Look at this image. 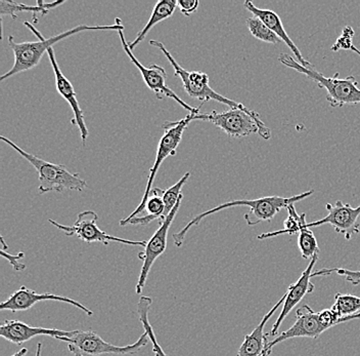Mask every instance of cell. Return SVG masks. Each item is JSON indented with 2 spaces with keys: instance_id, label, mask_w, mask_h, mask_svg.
<instances>
[{
  "instance_id": "22",
  "label": "cell",
  "mask_w": 360,
  "mask_h": 356,
  "mask_svg": "<svg viewBox=\"0 0 360 356\" xmlns=\"http://www.w3.org/2000/svg\"><path fill=\"white\" fill-rule=\"evenodd\" d=\"M152 196L148 198V204H146V209L148 215L143 217H135L131 219L127 225H148L154 221H159L161 224L165 220V204H164L163 195L164 190L161 188H153Z\"/></svg>"
},
{
  "instance_id": "23",
  "label": "cell",
  "mask_w": 360,
  "mask_h": 356,
  "mask_svg": "<svg viewBox=\"0 0 360 356\" xmlns=\"http://www.w3.org/2000/svg\"><path fill=\"white\" fill-rule=\"evenodd\" d=\"M294 206L295 204H291L287 209L289 214H288V218L283 221V229L260 234L258 235V240H267V238H276V236L283 235V234L294 235V234L299 233L303 228H307L308 222L306 221V214L298 215Z\"/></svg>"
},
{
  "instance_id": "17",
  "label": "cell",
  "mask_w": 360,
  "mask_h": 356,
  "mask_svg": "<svg viewBox=\"0 0 360 356\" xmlns=\"http://www.w3.org/2000/svg\"><path fill=\"white\" fill-rule=\"evenodd\" d=\"M74 331L31 326L20 321H6L0 326V336L6 341L17 345L30 341L38 336H49L56 339L58 337H71Z\"/></svg>"
},
{
  "instance_id": "21",
  "label": "cell",
  "mask_w": 360,
  "mask_h": 356,
  "mask_svg": "<svg viewBox=\"0 0 360 356\" xmlns=\"http://www.w3.org/2000/svg\"><path fill=\"white\" fill-rule=\"evenodd\" d=\"M65 1H55L51 4H46L44 1H37V6H28V4L15 2L13 0H0V16H10L11 19H17V13L22 12H31L33 13V19L37 23V13L46 15L49 11L55 10L58 6L64 4Z\"/></svg>"
},
{
  "instance_id": "24",
  "label": "cell",
  "mask_w": 360,
  "mask_h": 356,
  "mask_svg": "<svg viewBox=\"0 0 360 356\" xmlns=\"http://www.w3.org/2000/svg\"><path fill=\"white\" fill-rule=\"evenodd\" d=\"M153 299L150 297L141 296L137 303V312H139V321L145 329V333L148 335V339L152 342L153 352L155 356H168L167 353L162 349L161 345L158 342L156 335L153 330L152 324L148 319L150 307H152Z\"/></svg>"
},
{
  "instance_id": "10",
  "label": "cell",
  "mask_w": 360,
  "mask_h": 356,
  "mask_svg": "<svg viewBox=\"0 0 360 356\" xmlns=\"http://www.w3.org/2000/svg\"><path fill=\"white\" fill-rule=\"evenodd\" d=\"M98 216L96 211H84L79 214L77 220L72 226L60 224L55 220L49 219V222L56 228L64 232L67 236H77L81 240L86 243H101L108 245L110 243H124V245H134V247H143L146 245V240H130L125 238H116L105 233L98 226Z\"/></svg>"
},
{
  "instance_id": "6",
  "label": "cell",
  "mask_w": 360,
  "mask_h": 356,
  "mask_svg": "<svg viewBox=\"0 0 360 356\" xmlns=\"http://www.w3.org/2000/svg\"><path fill=\"white\" fill-rule=\"evenodd\" d=\"M195 121H210L231 138H245L252 134H258L264 140L271 138V130L254 110L244 111L238 108H229L224 112L198 114Z\"/></svg>"
},
{
  "instance_id": "32",
  "label": "cell",
  "mask_w": 360,
  "mask_h": 356,
  "mask_svg": "<svg viewBox=\"0 0 360 356\" xmlns=\"http://www.w3.org/2000/svg\"><path fill=\"white\" fill-rule=\"evenodd\" d=\"M28 353V349L27 348H22L21 350L18 351L17 353H15V355L11 356H25Z\"/></svg>"
},
{
  "instance_id": "18",
  "label": "cell",
  "mask_w": 360,
  "mask_h": 356,
  "mask_svg": "<svg viewBox=\"0 0 360 356\" xmlns=\"http://www.w3.org/2000/svg\"><path fill=\"white\" fill-rule=\"evenodd\" d=\"M245 8L252 13L254 17H257L261 21L263 22L267 27L274 33L281 42H285V46L291 49L292 53L294 54L295 58H297V62L306 68H314V65L311 63L308 62L305 58L303 57L301 51H299L298 47L294 44L292 38L288 35L287 31L283 28V22L280 16L278 15L274 11L265 10V8H257L253 2L247 0L244 2Z\"/></svg>"
},
{
  "instance_id": "26",
  "label": "cell",
  "mask_w": 360,
  "mask_h": 356,
  "mask_svg": "<svg viewBox=\"0 0 360 356\" xmlns=\"http://www.w3.org/2000/svg\"><path fill=\"white\" fill-rule=\"evenodd\" d=\"M248 29L253 37L266 44H278L281 40L257 17L248 18L246 20Z\"/></svg>"
},
{
  "instance_id": "12",
  "label": "cell",
  "mask_w": 360,
  "mask_h": 356,
  "mask_svg": "<svg viewBox=\"0 0 360 356\" xmlns=\"http://www.w3.org/2000/svg\"><path fill=\"white\" fill-rule=\"evenodd\" d=\"M184 195L180 196L176 206L173 207L172 211L166 217L165 220L160 224L159 229L156 230L154 235L150 238L145 247V251L141 252L137 257L139 260L143 261L141 274H139V281L136 285V294L141 295L145 288L146 281H148V274L153 265L156 262L157 259L165 253L167 249L168 232L172 225L173 221L179 213L180 207H181Z\"/></svg>"
},
{
  "instance_id": "27",
  "label": "cell",
  "mask_w": 360,
  "mask_h": 356,
  "mask_svg": "<svg viewBox=\"0 0 360 356\" xmlns=\"http://www.w3.org/2000/svg\"><path fill=\"white\" fill-rule=\"evenodd\" d=\"M298 247L302 258L305 260L312 258L315 254H319V247L314 232L310 228H303L298 233Z\"/></svg>"
},
{
  "instance_id": "3",
  "label": "cell",
  "mask_w": 360,
  "mask_h": 356,
  "mask_svg": "<svg viewBox=\"0 0 360 356\" xmlns=\"http://www.w3.org/2000/svg\"><path fill=\"white\" fill-rule=\"evenodd\" d=\"M278 61L288 68L304 74L306 78L314 81L321 89H325L326 100L333 108L360 104V89L354 76L340 78V74L336 73L333 78H326L321 72L316 71L314 67L306 68L299 64L296 59L289 54H281Z\"/></svg>"
},
{
  "instance_id": "34",
  "label": "cell",
  "mask_w": 360,
  "mask_h": 356,
  "mask_svg": "<svg viewBox=\"0 0 360 356\" xmlns=\"http://www.w3.org/2000/svg\"><path fill=\"white\" fill-rule=\"evenodd\" d=\"M351 51H354V53H356L357 55H359L360 57V49H357L356 47L353 46L352 47H351Z\"/></svg>"
},
{
  "instance_id": "2",
  "label": "cell",
  "mask_w": 360,
  "mask_h": 356,
  "mask_svg": "<svg viewBox=\"0 0 360 356\" xmlns=\"http://www.w3.org/2000/svg\"><path fill=\"white\" fill-rule=\"evenodd\" d=\"M314 189H310V190L306 191V192L291 196V197L265 196V197L256 198V200H238L225 202V204H220V206L213 207V209H209V211L200 214L197 217L193 218L191 222H188L179 232L173 234L174 245H176L177 247H181V245H184V240H186V234L190 231L191 227L197 226V225L200 224L202 219L213 215V214L218 213V211H222V209L235 207H249L250 211L249 213L245 216V220H246L247 224L249 225V226H255V225L259 224V223L271 221L272 219L280 213L281 209H288L291 204L301 202V200L309 197V196L314 195Z\"/></svg>"
},
{
  "instance_id": "16",
  "label": "cell",
  "mask_w": 360,
  "mask_h": 356,
  "mask_svg": "<svg viewBox=\"0 0 360 356\" xmlns=\"http://www.w3.org/2000/svg\"><path fill=\"white\" fill-rule=\"evenodd\" d=\"M47 55H49V61H51V66H53V73H55L56 91L69 103L70 107L72 108L74 115L73 119H72V125L78 127L79 130H80L81 141L83 144H85L87 138H89V133L86 125H85L84 113H83L82 108L78 102L75 90H74L70 80L63 74L62 70L60 69L53 47L47 51Z\"/></svg>"
},
{
  "instance_id": "19",
  "label": "cell",
  "mask_w": 360,
  "mask_h": 356,
  "mask_svg": "<svg viewBox=\"0 0 360 356\" xmlns=\"http://www.w3.org/2000/svg\"><path fill=\"white\" fill-rule=\"evenodd\" d=\"M285 298H287V293L283 294L281 299L278 300V303L267 312V314L263 317L262 321L259 322L253 332L250 335L245 336L244 342L238 349V356H261L262 355L265 347L269 342V337L264 335L265 326L270 321L272 315L281 307V304L285 303Z\"/></svg>"
},
{
  "instance_id": "33",
  "label": "cell",
  "mask_w": 360,
  "mask_h": 356,
  "mask_svg": "<svg viewBox=\"0 0 360 356\" xmlns=\"http://www.w3.org/2000/svg\"><path fill=\"white\" fill-rule=\"evenodd\" d=\"M41 350H42V344L38 343L37 344V349H36V355L35 356H40L41 355Z\"/></svg>"
},
{
  "instance_id": "29",
  "label": "cell",
  "mask_w": 360,
  "mask_h": 356,
  "mask_svg": "<svg viewBox=\"0 0 360 356\" xmlns=\"http://www.w3.org/2000/svg\"><path fill=\"white\" fill-rule=\"evenodd\" d=\"M355 32L352 27L346 26L342 31V35L338 38L337 42H335L334 46L332 47L333 51H351V47L354 46L352 44L353 37H354Z\"/></svg>"
},
{
  "instance_id": "1",
  "label": "cell",
  "mask_w": 360,
  "mask_h": 356,
  "mask_svg": "<svg viewBox=\"0 0 360 356\" xmlns=\"http://www.w3.org/2000/svg\"><path fill=\"white\" fill-rule=\"evenodd\" d=\"M25 26L30 29L31 31L39 38V42H17L13 36H8V46H10L11 51L15 57V62H13V67L10 71L6 72V74L1 76L0 80L4 81L11 76L17 75L21 72L28 71L35 68L45 53H47L53 44L62 42L65 38L70 37V36L78 35V33L84 32V31H98V30H116L117 32L120 30H124V26L120 18L115 19V25H110V26H89V25H79L75 28L70 29L66 32L60 33V35L53 36V37L45 38L41 35V33L34 27V25L29 23V22H24Z\"/></svg>"
},
{
  "instance_id": "28",
  "label": "cell",
  "mask_w": 360,
  "mask_h": 356,
  "mask_svg": "<svg viewBox=\"0 0 360 356\" xmlns=\"http://www.w3.org/2000/svg\"><path fill=\"white\" fill-rule=\"evenodd\" d=\"M336 272L338 276L344 277L346 281L352 283L353 286H359L360 283V271L346 269V268H323L312 272V277L328 276Z\"/></svg>"
},
{
  "instance_id": "9",
  "label": "cell",
  "mask_w": 360,
  "mask_h": 356,
  "mask_svg": "<svg viewBox=\"0 0 360 356\" xmlns=\"http://www.w3.org/2000/svg\"><path fill=\"white\" fill-rule=\"evenodd\" d=\"M67 344L74 356H98L103 355H134L148 344V337L143 333L135 343L126 346L108 343L94 331H74L71 337L56 338Z\"/></svg>"
},
{
  "instance_id": "20",
  "label": "cell",
  "mask_w": 360,
  "mask_h": 356,
  "mask_svg": "<svg viewBox=\"0 0 360 356\" xmlns=\"http://www.w3.org/2000/svg\"><path fill=\"white\" fill-rule=\"evenodd\" d=\"M177 2H179L177 0H160V1L155 4L150 20H148L146 26L143 27V30L137 33L136 38H135L134 42H128V47H129L131 51H134L135 47L139 46L141 42H143L148 33L152 30L153 27L161 23V22L165 21L168 18L172 17L173 13H174L175 10L177 8Z\"/></svg>"
},
{
  "instance_id": "7",
  "label": "cell",
  "mask_w": 360,
  "mask_h": 356,
  "mask_svg": "<svg viewBox=\"0 0 360 356\" xmlns=\"http://www.w3.org/2000/svg\"><path fill=\"white\" fill-rule=\"evenodd\" d=\"M197 115L188 114L181 121H166L162 125V128H165L166 132L160 139L159 144H158L156 161L154 162V166L150 168L145 193H143L141 202L134 209V213L130 214L127 218L120 221V226H126L131 219L139 217V214H143L145 211L146 204H148V198H150V192L153 190V184H154L155 178H156L160 166H162V164L167 157L174 156L176 154L177 148H179L180 142H181L184 130H186L191 121H195Z\"/></svg>"
},
{
  "instance_id": "11",
  "label": "cell",
  "mask_w": 360,
  "mask_h": 356,
  "mask_svg": "<svg viewBox=\"0 0 360 356\" xmlns=\"http://www.w3.org/2000/svg\"><path fill=\"white\" fill-rule=\"evenodd\" d=\"M119 37H120L121 44L124 51H125L126 55L130 59L134 66L141 72L143 80L145 81L146 87L150 90L159 100H163L164 98H170L174 100L175 102L179 104L182 108L188 111L190 114H200V110H201L202 105L199 107H193V106L188 105V103L182 101L181 99L175 94L170 87L166 85V80H167V72L163 68V67L159 66L157 64L150 65V67H146L137 60L131 49L128 47V42H126L125 36H124V30L118 31Z\"/></svg>"
},
{
  "instance_id": "13",
  "label": "cell",
  "mask_w": 360,
  "mask_h": 356,
  "mask_svg": "<svg viewBox=\"0 0 360 356\" xmlns=\"http://www.w3.org/2000/svg\"><path fill=\"white\" fill-rule=\"evenodd\" d=\"M326 209L328 211L326 217L308 223L307 228L330 225L337 233L342 234L347 240L359 233L360 204L353 207L351 204H344L342 200H337L334 204H326Z\"/></svg>"
},
{
  "instance_id": "35",
  "label": "cell",
  "mask_w": 360,
  "mask_h": 356,
  "mask_svg": "<svg viewBox=\"0 0 360 356\" xmlns=\"http://www.w3.org/2000/svg\"><path fill=\"white\" fill-rule=\"evenodd\" d=\"M271 351L272 350H266V349H265V350L263 351V353L262 355H261V356H269L270 353H271Z\"/></svg>"
},
{
  "instance_id": "30",
  "label": "cell",
  "mask_w": 360,
  "mask_h": 356,
  "mask_svg": "<svg viewBox=\"0 0 360 356\" xmlns=\"http://www.w3.org/2000/svg\"><path fill=\"white\" fill-rule=\"evenodd\" d=\"M199 4V0H179L177 2L180 12L186 17H190L191 13L197 12Z\"/></svg>"
},
{
  "instance_id": "25",
  "label": "cell",
  "mask_w": 360,
  "mask_h": 356,
  "mask_svg": "<svg viewBox=\"0 0 360 356\" xmlns=\"http://www.w3.org/2000/svg\"><path fill=\"white\" fill-rule=\"evenodd\" d=\"M330 308L337 313L340 319L359 314L360 312V297L338 293L335 296L334 305Z\"/></svg>"
},
{
  "instance_id": "15",
  "label": "cell",
  "mask_w": 360,
  "mask_h": 356,
  "mask_svg": "<svg viewBox=\"0 0 360 356\" xmlns=\"http://www.w3.org/2000/svg\"><path fill=\"white\" fill-rule=\"evenodd\" d=\"M42 301L63 302V303L70 304V305L82 310L89 317L94 315L92 310L81 304L80 302L75 301V300L71 298H67V297L49 294V293L38 294L35 290H30V288H26L25 286L15 290V293H13L8 300L2 302L0 304V309L11 311V312H21V311L31 309L38 302Z\"/></svg>"
},
{
  "instance_id": "31",
  "label": "cell",
  "mask_w": 360,
  "mask_h": 356,
  "mask_svg": "<svg viewBox=\"0 0 360 356\" xmlns=\"http://www.w3.org/2000/svg\"><path fill=\"white\" fill-rule=\"evenodd\" d=\"M0 254H1V256L4 257V258H6V260L11 263V265L13 266L15 271H22V270H24L25 268H26V265L22 264V263H19V260H21V259L24 258V253L11 254L6 253L4 250H1V251H0Z\"/></svg>"
},
{
  "instance_id": "8",
  "label": "cell",
  "mask_w": 360,
  "mask_h": 356,
  "mask_svg": "<svg viewBox=\"0 0 360 356\" xmlns=\"http://www.w3.org/2000/svg\"><path fill=\"white\" fill-rule=\"evenodd\" d=\"M150 44L160 49L164 54V56L167 58L168 62L174 69L175 76L181 80L184 91L191 98L202 101V103L208 102V101H216V102L229 106V108H238V109L244 110V111H251V109L246 107L244 104L236 102V101L226 98V97L214 91L209 85V76L204 72L188 71V70L182 68L162 42H158V40H150Z\"/></svg>"
},
{
  "instance_id": "14",
  "label": "cell",
  "mask_w": 360,
  "mask_h": 356,
  "mask_svg": "<svg viewBox=\"0 0 360 356\" xmlns=\"http://www.w3.org/2000/svg\"><path fill=\"white\" fill-rule=\"evenodd\" d=\"M319 259V254H315L314 258L310 260L307 267L304 269L298 281L295 283H292L288 288L287 298L285 300V303L283 304V309H281L278 319L272 326L271 331L266 333L267 337H278L281 324H283L285 317L302 301L306 295L311 294V293L314 292L315 286L311 283L312 272H314V266L316 264Z\"/></svg>"
},
{
  "instance_id": "5",
  "label": "cell",
  "mask_w": 360,
  "mask_h": 356,
  "mask_svg": "<svg viewBox=\"0 0 360 356\" xmlns=\"http://www.w3.org/2000/svg\"><path fill=\"white\" fill-rule=\"evenodd\" d=\"M359 319H360V312L353 317L340 319L332 308L321 311V312H315L310 306L303 305L297 309L296 321L291 328L280 333L278 337H276V339L269 342L265 349L272 350L274 346L281 342L295 339V338L319 339L326 331L330 330L333 326Z\"/></svg>"
},
{
  "instance_id": "4",
  "label": "cell",
  "mask_w": 360,
  "mask_h": 356,
  "mask_svg": "<svg viewBox=\"0 0 360 356\" xmlns=\"http://www.w3.org/2000/svg\"><path fill=\"white\" fill-rule=\"evenodd\" d=\"M0 140L10 145L13 150L17 151L22 159L32 164L37 171L39 180V195L49 192H65V191H81L87 188V183L77 173L70 172L63 164H51L39 159L36 155L26 152L20 148L17 144L6 137H0Z\"/></svg>"
}]
</instances>
